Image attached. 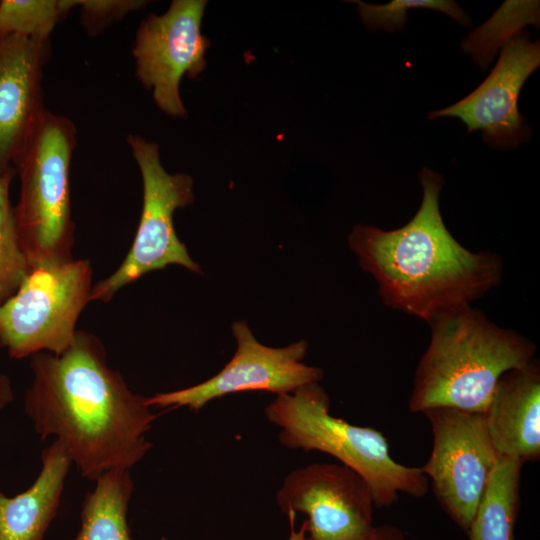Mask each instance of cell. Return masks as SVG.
Wrapping results in <instances>:
<instances>
[{
    "mask_svg": "<svg viewBox=\"0 0 540 540\" xmlns=\"http://www.w3.org/2000/svg\"><path fill=\"white\" fill-rule=\"evenodd\" d=\"M30 358L25 413L42 440L55 437L83 477L96 481L113 469L131 470L144 458L157 414L109 367L95 334L77 330L62 353Z\"/></svg>",
    "mask_w": 540,
    "mask_h": 540,
    "instance_id": "cell-1",
    "label": "cell"
},
{
    "mask_svg": "<svg viewBox=\"0 0 540 540\" xmlns=\"http://www.w3.org/2000/svg\"><path fill=\"white\" fill-rule=\"evenodd\" d=\"M419 181L422 201L408 223L394 230L357 225L348 241L383 303L429 323L499 285L503 262L496 253L466 249L447 229L439 207L441 174L425 167Z\"/></svg>",
    "mask_w": 540,
    "mask_h": 540,
    "instance_id": "cell-2",
    "label": "cell"
},
{
    "mask_svg": "<svg viewBox=\"0 0 540 540\" xmlns=\"http://www.w3.org/2000/svg\"><path fill=\"white\" fill-rule=\"evenodd\" d=\"M409 398L412 413L447 407L485 413L500 377L534 362L537 347L471 305L439 314Z\"/></svg>",
    "mask_w": 540,
    "mask_h": 540,
    "instance_id": "cell-3",
    "label": "cell"
},
{
    "mask_svg": "<svg viewBox=\"0 0 540 540\" xmlns=\"http://www.w3.org/2000/svg\"><path fill=\"white\" fill-rule=\"evenodd\" d=\"M264 414L280 429L278 440L284 447L324 452L358 473L378 508L392 505L400 493L423 497L428 492L429 480L421 468L396 462L380 431L330 414L329 396L319 382L277 395Z\"/></svg>",
    "mask_w": 540,
    "mask_h": 540,
    "instance_id": "cell-4",
    "label": "cell"
},
{
    "mask_svg": "<svg viewBox=\"0 0 540 540\" xmlns=\"http://www.w3.org/2000/svg\"><path fill=\"white\" fill-rule=\"evenodd\" d=\"M76 135L71 119L46 110L15 165L20 193L14 217L31 268L73 259L70 168Z\"/></svg>",
    "mask_w": 540,
    "mask_h": 540,
    "instance_id": "cell-5",
    "label": "cell"
},
{
    "mask_svg": "<svg viewBox=\"0 0 540 540\" xmlns=\"http://www.w3.org/2000/svg\"><path fill=\"white\" fill-rule=\"evenodd\" d=\"M92 276L87 259L31 268L17 292L0 306V346L13 359L65 351L90 302Z\"/></svg>",
    "mask_w": 540,
    "mask_h": 540,
    "instance_id": "cell-6",
    "label": "cell"
},
{
    "mask_svg": "<svg viewBox=\"0 0 540 540\" xmlns=\"http://www.w3.org/2000/svg\"><path fill=\"white\" fill-rule=\"evenodd\" d=\"M126 141L142 177L141 217L128 254L110 276L93 285L90 302H109L124 286L169 265L202 272L178 238L173 221L176 209L194 201L191 176L168 173L161 164L157 144L136 134L128 135Z\"/></svg>",
    "mask_w": 540,
    "mask_h": 540,
    "instance_id": "cell-7",
    "label": "cell"
},
{
    "mask_svg": "<svg viewBox=\"0 0 540 540\" xmlns=\"http://www.w3.org/2000/svg\"><path fill=\"white\" fill-rule=\"evenodd\" d=\"M433 434L421 467L448 516L467 533L491 474L502 458L489 436L485 414L437 407L424 412Z\"/></svg>",
    "mask_w": 540,
    "mask_h": 540,
    "instance_id": "cell-8",
    "label": "cell"
},
{
    "mask_svg": "<svg viewBox=\"0 0 540 540\" xmlns=\"http://www.w3.org/2000/svg\"><path fill=\"white\" fill-rule=\"evenodd\" d=\"M207 2L174 0L161 15H147L137 30L132 55L136 76L153 92L156 105L167 115L184 117L180 97L183 76L196 77L206 67L208 39L201 33Z\"/></svg>",
    "mask_w": 540,
    "mask_h": 540,
    "instance_id": "cell-9",
    "label": "cell"
},
{
    "mask_svg": "<svg viewBox=\"0 0 540 540\" xmlns=\"http://www.w3.org/2000/svg\"><path fill=\"white\" fill-rule=\"evenodd\" d=\"M237 348L231 360L213 377L188 388L146 397L150 407H187L198 411L210 401L227 394L265 391L282 395L319 382L323 371L303 363L307 342L297 341L274 348L260 343L245 321L232 324Z\"/></svg>",
    "mask_w": 540,
    "mask_h": 540,
    "instance_id": "cell-10",
    "label": "cell"
},
{
    "mask_svg": "<svg viewBox=\"0 0 540 540\" xmlns=\"http://www.w3.org/2000/svg\"><path fill=\"white\" fill-rule=\"evenodd\" d=\"M289 516L307 515L311 540H363L373 528L370 487L340 463H312L289 472L276 493Z\"/></svg>",
    "mask_w": 540,
    "mask_h": 540,
    "instance_id": "cell-11",
    "label": "cell"
},
{
    "mask_svg": "<svg viewBox=\"0 0 540 540\" xmlns=\"http://www.w3.org/2000/svg\"><path fill=\"white\" fill-rule=\"evenodd\" d=\"M539 66V40L532 42L529 32L520 31L503 46L495 67L475 90L451 106L430 112L428 118H459L468 132L480 130L491 147L514 148L530 136L518 97Z\"/></svg>",
    "mask_w": 540,
    "mask_h": 540,
    "instance_id": "cell-12",
    "label": "cell"
},
{
    "mask_svg": "<svg viewBox=\"0 0 540 540\" xmlns=\"http://www.w3.org/2000/svg\"><path fill=\"white\" fill-rule=\"evenodd\" d=\"M50 55V40L0 39V179L16 172L47 110L42 80Z\"/></svg>",
    "mask_w": 540,
    "mask_h": 540,
    "instance_id": "cell-13",
    "label": "cell"
},
{
    "mask_svg": "<svg viewBox=\"0 0 540 540\" xmlns=\"http://www.w3.org/2000/svg\"><path fill=\"white\" fill-rule=\"evenodd\" d=\"M485 420L501 457L524 464L540 457V366L505 372L496 385Z\"/></svg>",
    "mask_w": 540,
    "mask_h": 540,
    "instance_id": "cell-14",
    "label": "cell"
},
{
    "mask_svg": "<svg viewBox=\"0 0 540 540\" xmlns=\"http://www.w3.org/2000/svg\"><path fill=\"white\" fill-rule=\"evenodd\" d=\"M72 461L53 441L41 453V470L24 492L0 491V540H43L55 518Z\"/></svg>",
    "mask_w": 540,
    "mask_h": 540,
    "instance_id": "cell-15",
    "label": "cell"
},
{
    "mask_svg": "<svg viewBox=\"0 0 540 540\" xmlns=\"http://www.w3.org/2000/svg\"><path fill=\"white\" fill-rule=\"evenodd\" d=\"M95 483L84 498L75 540H132L127 524L134 489L130 469L107 471Z\"/></svg>",
    "mask_w": 540,
    "mask_h": 540,
    "instance_id": "cell-16",
    "label": "cell"
},
{
    "mask_svg": "<svg viewBox=\"0 0 540 540\" xmlns=\"http://www.w3.org/2000/svg\"><path fill=\"white\" fill-rule=\"evenodd\" d=\"M522 466L514 459L499 460L467 531L469 540H514Z\"/></svg>",
    "mask_w": 540,
    "mask_h": 540,
    "instance_id": "cell-17",
    "label": "cell"
},
{
    "mask_svg": "<svg viewBox=\"0 0 540 540\" xmlns=\"http://www.w3.org/2000/svg\"><path fill=\"white\" fill-rule=\"evenodd\" d=\"M526 24L539 27V1H505L482 26L462 41V49L485 69L503 47Z\"/></svg>",
    "mask_w": 540,
    "mask_h": 540,
    "instance_id": "cell-18",
    "label": "cell"
},
{
    "mask_svg": "<svg viewBox=\"0 0 540 540\" xmlns=\"http://www.w3.org/2000/svg\"><path fill=\"white\" fill-rule=\"evenodd\" d=\"M74 7L75 0H1L0 39L49 41L57 23Z\"/></svg>",
    "mask_w": 540,
    "mask_h": 540,
    "instance_id": "cell-19",
    "label": "cell"
},
{
    "mask_svg": "<svg viewBox=\"0 0 540 540\" xmlns=\"http://www.w3.org/2000/svg\"><path fill=\"white\" fill-rule=\"evenodd\" d=\"M16 172L0 179V306L19 289L31 267L16 229L10 185Z\"/></svg>",
    "mask_w": 540,
    "mask_h": 540,
    "instance_id": "cell-20",
    "label": "cell"
},
{
    "mask_svg": "<svg viewBox=\"0 0 540 540\" xmlns=\"http://www.w3.org/2000/svg\"><path fill=\"white\" fill-rule=\"evenodd\" d=\"M358 6L359 16L370 30L383 29L398 32L403 29L410 9L426 8L441 12L463 26H470L471 20L460 6L452 0H393L384 5L353 1Z\"/></svg>",
    "mask_w": 540,
    "mask_h": 540,
    "instance_id": "cell-21",
    "label": "cell"
},
{
    "mask_svg": "<svg viewBox=\"0 0 540 540\" xmlns=\"http://www.w3.org/2000/svg\"><path fill=\"white\" fill-rule=\"evenodd\" d=\"M146 3L141 0H75V7H80L82 26L94 37Z\"/></svg>",
    "mask_w": 540,
    "mask_h": 540,
    "instance_id": "cell-22",
    "label": "cell"
},
{
    "mask_svg": "<svg viewBox=\"0 0 540 540\" xmlns=\"http://www.w3.org/2000/svg\"><path fill=\"white\" fill-rule=\"evenodd\" d=\"M363 540H407L402 530L393 525L373 526Z\"/></svg>",
    "mask_w": 540,
    "mask_h": 540,
    "instance_id": "cell-23",
    "label": "cell"
},
{
    "mask_svg": "<svg viewBox=\"0 0 540 540\" xmlns=\"http://www.w3.org/2000/svg\"><path fill=\"white\" fill-rule=\"evenodd\" d=\"M14 400V392L10 378L0 373V411Z\"/></svg>",
    "mask_w": 540,
    "mask_h": 540,
    "instance_id": "cell-24",
    "label": "cell"
},
{
    "mask_svg": "<svg viewBox=\"0 0 540 540\" xmlns=\"http://www.w3.org/2000/svg\"><path fill=\"white\" fill-rule=\"evenodd\" d=\"M287 540H311L307 535L306 522L303 521L298 530L294 529V521L290 522V535Z\"/></svg>",
    "mask_w": 540,
    "mask_h": 540,
    "instance_id": "cell-25",
    "label": "cell"
}]
</instances>
